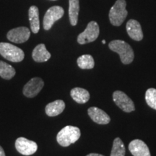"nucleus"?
<instances>
[{"label": "nucleus", "instance_id": "1", "mask_svg": "<svg viewBox=\"0 0 156 156\" xmlns=\"http://www.w3.org/2000/svg\"><path fill=\"white\" fill-rule=\"evenodd\" d=\"M108 47L119 55L121 62L124 64H129L133 62L134 54L131 46L122 40H114L109 43Z\"/></svg>", "mask_w": 156, "mask_h": 156}, {"label": "nucleus", "instance_id": "2", "mask_svg": "<svg viewBox=\"0 0 156 156\" xmlns=\"http://www.w3.org/2000/svg\"><path fill=\"white\" fill-rule=\"evenodd\" d=\"M81 132L77 126H67L62 129L56 136L57 142L62 147H68L80 139Z\"/></svg>", "mask_w": 156, "mask_h": 156}, {"label": "nucleus", "instance_id": "3", "mask_svg": "<svg viewBox=\"0 0 156 156\" xmlns=\"http://www.w3.org/2000/svg\"><path fill=\"white\" fill-rule=\"evenodd\" d=\"M125 0H117L109 11V20L114 26H120L127 17Z\"/></svg>", "mask_w": 156, "mask_h": 156}, {"label": "nucleus", "instance_id": "4", "mask_svg": "<svg viewBox=\"0 0 156 156\" xmlns=\"http://www.w3.org/2000/svg\"><path fill=\"white\" fill-rule=\"evenodd\" d=\"M0 54L12 62H20L25 57L24 52L21 48L9 43H0Z\"/></svg>", "mask_w": 156, "mask_h": 156}, {"label": "nucleus", "instance_id": "5", "mask_svg": "<svg viewBox=\"0 0 156 156\" xmlns=\"http://www.w3.org/2000/svg\"><path fill=\"white\" fill-rule=\"evenodd\" d=\"M100 33L98 24L95 21H91L87 25L85 30L77 37V42L80 44H86L95 41Z\"/></svg>", "mask_w": 156, "mask_h": 156}, {"label": "nucleus", "instance_id": "6", "mask_svg": "<svg viewBox=\"0 0 156 156\" xmlns=\"http://www.w3.org/2000/svg\"><path fill=\"white\" fill-rule=\"evenodd\" d=\"M64 14V9L60 6H54V7H50L46 11L44 17L43 24H44V30H50L55 22L63 17Z\"/></svg>", "mask_w": 156, "mask_h": 156}, {"label": "nucleus", "instance_id": "7", "mask_svg": "<svg viewBox=\"0 0 156 156\" xmlns=\"http://www.w3.org/2000/svg\"><path fill=\"white\" fill-rule=\"evenodd\" d=\"M113 100L116 106L122 109L123 112L130 113L135 110L133 101L122 91H114L113 93Z\"/></svg>", "mask_w": 156, "mask_h": 156}, {"label": "nucleus", "instance_id": "8", "mask_svg": "<svg viewBox=\"0 0 156 156\" xmlns=\"http://www.w3.org/2000/svg\"><path fill=\"white\" fill-rule=\"evenodd\" d=\"M30 36V30L26 27H19L12 29L7 33V38L11 42L22 44L28 40Z\"/></svg>", "mask_w": 156, "mask_h": 156}, {"label": "nucleus", "instance_id": "9", "mask_svg": "<svg viewBox=\"0 0 156 156\" xmlns=\"http://www.w3.org/2000/svg\"><path fill=\"white\" fill-rule=\"evenodd\" d=\"M15 147L20 153L23 155H30L34 154L38 150L36 142L25 137H19L15 141Z\"/></svg>", "mask_w": 156, "mask_h": 156}, {"label": "nucleus", "instance_id": "10", "mask_svg": "<svg viewBox=\"0 0 156 156\" xmlns=\"http://www.w3.org/2000/svg\"><path fill=\"white\" fill-rule=\"evenodd\" d=\"M44 85V81L39 77L32 78L25 84L23 88V94L28 98H34L40 93Z\"/></svg>", "mask_w": 156, "mask_h": 156}, {"label": "nucleus", "instance_id": "11", "mask_svg": "<svg viewBox=\"0 0 156 156\" xmlns=\"http://www.w3.org/2000/svg\"><path fill=\"white\" fill-rule=\"evenodd\" d=\"M129 150L133 156H151L149 147L141 140H134L129 145Z\"/></svg>", "mask_w": 156, "mask_h": 156}, {"label": "nucleus", "instance_id": "12", "mask_svg": "<svg viewBox=\"0 0 156 156\" xmlns=\"http://www.w3.org/2000/svg\"><path fill=\"white\" fill-rule=\"evenodd\" d=\"M126 32L132 39L136 41H140L143 38L141 25L135 20H129L126 25Z\"/></svg>", "mask_w": 156, "mask_h": 156}, {"label": "nucleus", "instance_id": "13", "mask_svg": "<svg viewBox=\"0 0 156 156\" xmlns=\"http://www.w3.org/2000/svg\"><path fill=\"white\" fill-rule=\"evenodd\" d=\"M87 114L93 122L98 124H108L111 122L110 116L97 107H90L87 110Z\"/></svg>", "mask_w": 156, "mask_h": 156}, {"label": "nucleus", "instance_id": "14", "mask_svg": "<svg viewBox=\"0 0 156 156\" xmlns=\"http://www.w3.org/2000/svg\"><path fill=\"white\" fill-rule=\"evenodd\" d=\"M32 57L36 62H44L51 58V54L46 49L44 44H38L33 51Z\"/></svg>", "mask_w": 156, "mask_h": 156}, {"label": "nucleus", "instance_id": "15", "mask_svg": "<svg viewBox=\"0 0 156 156\" xmlns=\"http://www.w3.org/2000/svg\"><path fill=\"white\" fill-rule=\"evenodd\" d=\"M28 16L31 31L34 34H38L40 30V22H39L38 8L36 6H31L29 8Z\"/></svg>", "mask_w": 156, "mask_h": 156}, {"label": "nucleus", "instance_id": "16", "mask_svg": "<svg viewBox=\"0 0 156 156\" xmlns=\"http://www.w3.org/2000/svg\"><path fill=\"white\" fill-rule=\"evenodd\" d=\"M65 108V103L62 100H56L48 103L46 106L45 111L48 116L53 117L62 114Z\"/></svg>", "mask_w": 156, "mask_h": 156}, {"label": "nucleus", "instance_id": "17", "mask_svg": "<svg viewBox=\"0 0 156 156\" xmlns=\"http://www.w3.org/2000/svg\"><path fill=\"white\" fill-rule=\"evenodd\" d=\"M70 95L73 100L80 104L87 103L90 99V93L88 91L81 87H75L72 89Z\"/></svg>", "mask_w": 156, "mask_h": 156}, {"label": "nucleus", "instance_id": "18", "mask_svg": "<svg viewBox=\"0 0 156 156\" xmlns=\"http://www.w3.org/2000/svg\"><path fill=\"white\" fill-rule=\"evenodd\" d=\"M80 12V0H69V17L70 24L75 26L78 22Z\"/></svg>", "mask_w": 156, "mask_h": 156}, {"label": "nucleus", "instance_id": "19", "mask_svg": "<svg viewBox=\"0 0 156 156\" xmlns=\"http://www.w3.org/2000/svg\"><path fill=\"white\" fill-rule=\"evenodd\" d=\"M77 62L78 67L83 69H93L95 66L94 58L89 54H84V55L80 56L77 58Z\"/></svg>", "mask_w": 156, "mask_h": 156}, {"label": "nucleus", "instance_id": "20", "mask_svg": "<svg viewBox=\"0 0 156 156\" xmlns=\"http://www.w3.org/2000/svg\"><path fill=\"white\" fill-rule=\"evenodd\" d=\"M15 75V69L5 62L0 61V77L3 79L10 80Z\"/></svg>", "mask_w": 156, "mask_h": 156}, {"label": "nucleus", "instance_id": "21", "mask_svg": "<svg viewBox=\"0 0 156 156\" xmlns=\"http://www.w3.org/2000/svg\"><path fill=\"white\" fill-rule=\"evenodd\" d=\"M126 149L124 142L119 137L115 138L110 156H125Z\"/></svg>", "mask_w": 156, "mask_h": 156}, {"label": "nucleus", "instance_id": "22", "mask_svg": "<svg viewBox=\"0 0 156 156\" xmlns=\"http://www.w3.org/2000/svg\"><path fill=\"white\" fill-rule=\"evenodd\" d=\"M145 101L151 108L156 110V89L149 88L145 93Z\"/></svg>", "mask_w": 156, "mask_h": 156}, {"label": "nucleus", "instance_id": "23", "mask_svg": "<svg viewBox=\"0 0 156 156\" xmlns=\"http://www.w3.org/2000/svg\"><path fill=\"white\" fill-rule=\"evenodd\" d=\"M0 156H5V151H4L3 148L0 146Z\"/></svg>", "mask_w": 156, "mask_h": 156}, {"label": "nucleus", "instance_id": "24", "mask_svg": "<svg viewBox=\"0 0 156 156\" xmlns=\"http://www.w3.org/2000/svg\"><path fill=\"white\" fill-rule=\"evenodd\" d=\"M86 156H104V155H101V154H98V153H90V154H88V155H87Z\"/></svg>", "mask_w": 156, "mask_h": 156}, {"label": "nucleus", "instance_id": "25", "mask_svg": "<svg viewBox=\"0 0 156 156\" xmlns=\"http://www.w3.org/2000/svg\"><path fill=\"white\" fill-rule=\"evenodd\" d=\"M102 43H103V44H106V41H105V40H103V41H102Z\"/></svg>", "mask_w": 156, "mask_h": 156}]
</instances>
